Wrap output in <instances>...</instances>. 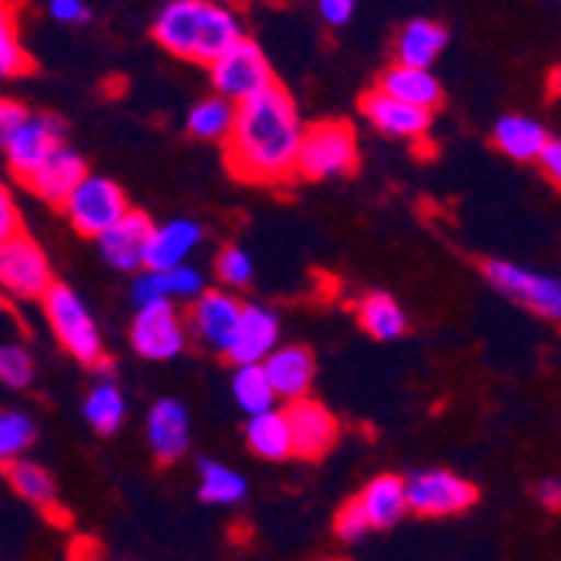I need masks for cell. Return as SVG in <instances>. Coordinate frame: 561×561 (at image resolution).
Returning a JSON list of instances; mask_svg holds the SVG:
<instances>
[{
    "label": "cell",
    "instance_id": "1",
    "mask_svg": "<svg viewBox=\"0 0 561 561\" xmlns=\"http://www.w3.org/2000/svg\"><path fill=\"white\" fill-rule=\"evenodd\" d=\"M302 122L296 101L283 84L236 105L232 128L222 141L226 165L239 182L283 185L296 175Z\"/></svg>",
    "mask_w": 561,
    "mask_h": 561
},
{
    "label": "cell",
    "instance_id": "2",
    "mask_svg": "<svg viewBox=\"0 0 561 561\" xmlns=\"http://www.w3.org/2000/svg\"><path fill=\"white\" fill-rule=\"evenodd\" d=\"M151 34L172 58L206 68H213L232 44L245 37L239 14L213 0H169L156 14Z\"/></svg>",
    "mask_w": 561,
    "mask_h": 561
},
{
    "label": "cell",
    "instance_id": "3",
    "mask_svg": "<svg viewBox=\"0 0 561 561\" xmlns=\"http://www.w3.org/2000/svg\"><path fill=\"white\" fill-rule=\"evenodd\" d=\"M360 165V145H356V131L343 118H323L313 125H302L299 141V159L296 175L306 182H327L353 175Z\"/></svg>",
    "mask_w": 561,
    "mask_h": 561
},
{
    "label": "cell",
    "instance_id": "4",
    "mask_svg": "<svg viewBox=\"0 0 561 561\" xmlns=\"http://www.w3.org/2000/svg\"><path fill=\"white\" fill-rule=\"evenodd\" d=\"M44 317L55 330L58 343L75 356L78 364L84 367H98L105 370V340H101V330L91 317V310L84 306V299L65 286V283H55L47 293H44Z\"/></svg>",
    "mask_w": 561,
    "mask_h": 561
},
{
    "label": "cell",
    "instance_id": "5",
    "mask_svg": "<svg viewBox=\"0 0 561 561\" xmlns=\"http://www.w3.org/2000/svg\"><path fill=\"white\" fill-rule=\"evenodd\" d=\"M209 81H213V91L222 101H229V105H242V101L256 98L276 84L263 47L252 37H242L239 44H232L226 50V55L209 68Z\"/></svg>",
    "mask_w": 561,
    "mask_h": 561
},
{
    "label": "cell",
    "instance_id": "6",
    "mask_svg": "<svg viewBox=\"0 0 561 561\" xmlns=\"http://www.w3.org/2000/svg\"><path fill=\"white\" fill-rule=\"evenodd\" d=\"M128 209L131 206H128L122 185L105 175H91V172L78 182V188L61 206L68 222L75 226V232L88 236V239H101Z\"/></svg>",
    "mask_w": 561,
    "mask_h": 561
},
{
    "label": "cell",
    "instance_id": "7",
    "mask_svg": "<svg viewBox=\"0 0 561 561\" xmlns=\"http://www.w3.org/2000/svg\"><path fill=\"white\" fill-rule=\"evenodd\" d=\"M403 494H407V512L421 518H450L461 515L478 501V488L444 468H424L403 478Z\"/></svg>",
    "mask_w": 561,
    "mask_h": 561
},
{
    "label": "cell",
    "instance_id": "8",
    "mask_svg": "<svg viewBox=\"0 0 561 561\" xmlns=\"http://www.w3.org/2000/svg\"><path fill=\"white\" fill-rule=\"evenodd\" d=\"M484 276L501 296L522 302L525 310H531L551 323H561V276L535 273V270H525L507 260H491L484 266Z\"/></svg>",
    "mask_w": 561,
    "mask_h": 561
},
{
    "label": "cell",
    "instance_id": "9",
    "mask_svg": "<svg viewBox=\"0 0 561 561\" xmlns=\"http://www.w3.org/2000/svg\"><path fill=\"white\" fill-rule=\"evenodd\" d=\"M55 286L47 252L21 232L18 239L0 245V289L14 299H44V293Z\"/></svg>",
    "mask_w": 561,
    "mask_h": 561
},
{
    "label": "cell",
    "instance_id": "10",
    "mask_svg": "<svg viewBox=\"0 0 561 561\" xmlns=\"http://www.w3.org/2000/svg\"><path fill=\"white\" fill-rule=\"evenodd\" d=\"M128 336L135 353L145 360H172L188 346V327L175 302H151L135 310Z\"/></svg>",
    "mask_w": 561,
    "mask_h": 561
},
{
    "label": "cell",
    "instance_id": "11",
    "mask_svg": "<svg viewBox=\"0 0 561 561\" xmlns=\"http://www.w3.org/2000/svg\"><path fill=\"white\" fill-rule=\"evenodd\" d=\"M283 411H286V424H289V437H293V457L320 461V457H327L336 447L340 421L327 403L306 397V400L286 403Z\"/></svg>",
    "mask_w": 561,
    "mask_h": 561
},
{
    "label": "cell",
    "instance_id": "12",
    "mask_svg": "<svg viewBox=\"0 0 561 561\" xmlns=\"http://www.w3.org/2000/svg\"><path fill=\"white\" fill-rule=\"evenodd\" d=\"M65 145V122L47 112H31V118L4 145L11 172L24 182L37 165H44Z\"/></svg>",
    "mask_w": 561,
    "mask_h": 561
},
{
    "label": "cell",
    "instance_id": "13",
    "mask_svg": "<svg viewBox=\"0 0 561 561\" xmlns=\"http://www.w3.org/2000/svg\"><path fill=\"white\" fill-rule=\"evenodd\" d=\"M279 346V317L263 302H242L236 333L229 340L226 360L232 367H260Z\"/></svg>",
    "mask_w": 561,
    "mask_h": 561
},
{
    "label": "cell",
    "instance_id": "14",
    "mask_svg": "<svg viewBox=\"0 0 561 561\" xmlns=\"http://www.w3.org/2000/svg\"><path fill=\"white\" fill-rule=\"evenodd\" d=\"M145 437L159 465H172L179 457H185L192 440V421L185 403L175 397H162L151 403V411L145 417Z\"/></svg>",
    "mask_w": 561,
    "mask_h": 561
},
{
    "label": "cell",
    "instance_id": "15",
    "mask_svg": "<svg viewBox=\"0 0 561 561\" xmlns=\"http://www.w3.org/2000/svg\"><path fill=\"white\" fill-rule=\"evenodd\" d=\"M151 222L145 213L138 209H128L105 236L98 239V249H101V260L108 266L122 270V273H141L145 270V249H148V239H151Z\"/></svg>",
    "mask_w": 561,
    "mask_h": 561
},
{
    "label": "cell",
    "instance_id": "16",
    "mask_svg": "<svg viewBox=\"0 0 561 561\" xmlns=\"http://www.w3.org/2000/svg\"><path fill=\"white\" fill-rule=\"evenodd\" d=\"M266 380L276 393V400H286V403H296V400H306L313 390V380H317V360L313 353L299 346V343H286V346H276L270 356H266Z\"/></svg>",
    "mask_w": 561,
    "mask_h": 561
},
{
    "label": "cell",
    "instance_id": "17",
    "mask_svg": "<svg viewBox=\"0 0 561 561\" xmlns=\"http://www.w3.org/2000/svg\"><path fill=\"white\" fill-rule=\"evenodd\" d=\"M242 313V302L226 293V289H206L195 302H192V333L198 336V343H206L209 350L222 353L229 350V340L236 333Z\"/></svg>",
    "mask_w": 561,
    "mask_h": 561
},
{
    "label": "cell",
    "instance_id": "18",
    "mask_svg": "<svg viewBox=\"0 0 561 561\" xmlns=\"http://www.w3.org/2000/svg\"><path fill=\"white\" fill-rule=\"evenodd\" d=\"M364 118L387 138H400V141H424L431 131V112H421L414 105H403V101L383 94V91H367L360 101Z\"/></svg>",
    "mask_w": 561,
    "mask_h": 561
},
{
    "label": "cell",
    "instance_id": "19",
    "mask_svg": "<svg viewBox=\"0 0 561 561\" xmlns=\"http://www.w3.org/2000/svg\"><path fill=\"white\" fill-rule=\"evenodd\" d=\"M88 175V165H84V159L78 156L75 148H68V145H61L55 156H50L44 165H37L27 179H24V185L41 198V202H47V206H65V198L78 188V182Z\"/></svg>",
    "mask_w": 561,
    "mask_h": 561
},
{
    "label": "cell",
    "instance_id": "20",
    "mask_svg": "<svg viewBox=\"0 0 561 561\" xmlns=\"http://www.w3.org/2000/svg\"><path fill=\"white\" fill-rule=\"evenodd\" d=\"M202 293H206V276H202L195 266H179L169 273H151L141 270L131 283V302L135 310L151 302H175V299H188L195 302Z\"/></svg>",
    "mask_w": 561,
    "mask_h": 561
},
{
    "label": "cell",
    "instance_id": "21",
    "mask_svg": "<svg viewBox=\"0 0 561 561\" xmlns=\"http://www.w3.org/2000/svg\"><path fill=\"white\" fill-rule=\"evenodd\" d=\"M202 242V226L192 219H172L165 226L151 229L148 249H145V270L151 273H169L185 266V260Z\"/></svg>",
    "mask_w": 561,
    "mask_h": 561
},
{
    "label": "cell",
    "instance_id": "22",
    "mask_svg": "<svg viewBox=\"0 0 561 561\" xmlns=\"http://www.w3.org/2000/svg\"><path fill=\"white\" fill-rule=\"evenodd\" d=\"M356 515L364 518L367 531L374 528H390L407 515V494H403V478L397 474H380L374 478L360 494L350 501Z\"/></svg>",
    "mask_w": 561,
    "mask_h": 561
},
{
    "label": "cell",
    "instance_id": "23",
    "mask_svg": "<svg viewBox=\"0 0 561 561\" xmlns=\"http://www.w3.org/2000/svg\"><path fill=\"white\" fill-rule=\"evenodd\" d=\"M393 47H397V65L431 71L447 47V27L431 18H414L400 27Z\"/></svg>",
    "mask_w": 561,
    "mask_h": 561
},
{
    "label": "cell",
    "instance_id": "24",
    "mask_svg": "<svg viewBox=\"0 0 561 561\" xmlns=\"http://www.w3.org/2000/svg\"><path fill=\"white\" fill-rule=\"evenodd\" d=\"M377 91L403 101V105H414L421 112H437L440 101H444V88L440 81L434 78V71H421V68H403V65H393L380 75L377 81Z\"/></svg>",
    "mask_w": 561,
    "mask_h": 561
},
{
    "label": "cell",
    "instance_id": "25",
    "mask_svg": "<svg viewBox=\"0 0 561 561\" xmlns=\"http://www.w3.org/2000/svg\"><path fill=\"white\" fill-rule=\"evenodd\" d=\"M491 138H494V145L504 151L507 159H515V162H538L541 148L548 145L551 135L531 115H504V118H497Z\"/></svg>",
    "mask_w": 561,
    "mask_h": 561
},
{
    "label": "cell",
    "instance_id": "26",
    "mask_svg": "<svg viewBox=\"0 0 561 561\" xmlns=\"http://www.w3.org/2000/svg\"><path fill=\"white\" fill-rule=\"evenodd\" d=\"M245 444L252 454L266 457V461H286L293 457V437H289V424H286V411L283 407H273L266 414H256L245 421Z\"/></svg>",
    "mask_w": 561,
    "mask_h": 561
},
{
    "label": "cell",
    "instance_id": "27",
    "mask_svg": "<svg viewBox=\"0 0 561 561\" xmlns=\"http://www.w3.org/2000/svg\"><path fill=\"white\" fill-rule=\"evenodd\" d=\"M356 320L374 336V340H400L407 333V313L403 306L390 293H367L356 302Z\"/></svg>",
    "mask_w": 561,
    "mask_h": 561
},
{
    "label": "cell",
    "instance_id": "28",
    "mask_svg": "<svg viewBox=\"0 0 561 561\" xmlns=\"http://www.w3.org/2000/svg\"><path fill=\"white\" fill-rule=\"evenodd\" d=\"M125 393L122 387L105 377V380H98L88 397H84V421L98 431V434H115L125 421Z\"/></svg>",
    "mask_w": 561,
    "mask_h": 561
},
{
    "label": "cell",
    "instance_id": "29",
    "mask_svg": "<svg viewBox=\"0 0 561 561\" xmlns=\"http://www.w3.org/2000/svg\"><path fill=\"white\" fill-rule=\"evenodd\" d=\"M232 118H236V105H229L219 94H209L195 101L192 112L185 115V131L198 141H226Z\"/></svg>",
    "mask_w": 561,
    "mask_h": 561
},
{
    "label": "cell",
    "instance_id": "30",
    "mask_svg": "<svg viewBox=\"0 0 561 561\" xmlns=\"http://www.w3.org/2000/svg\"><path fill=\"white\" fill-rule=\"evenodd\" d=\"M245 491H249V484L236 468H229L222 461H202L198 465V497L206 504L229 507V504H239L245 497Z\"/></svg>",
    "mask_w": 561,
    "mask_h": 561
},
{
    "label": "cell",
    "instance_id": "31",
    "mask_svg": "<svg viewBox=\"0 0 561 561\" xmlns=\"http://www.w3.org/2000/svg\"><path fill=\"white\" fill-rule=\"evenodd\" d=\"M232 400L245 417H256L266 414L276 407V393L266 380L263 364L260 367H236L232 374Z\"/></svg>",
    "mask_w": 561,
    "mask_h": 561
},
{
    "label": "cell",
    "instance_id": "32",
    "mask_svg": "<svg viewBox=\"0 0 561 561\" xmlns=\"http://www.w3.org/2000/svg\"><path fill=\"white\" fill-rule=\"evenodd\" d=\"M34 68V58L21 41L18 8L0 4V78H21Z\"/></svg>",
    "mask_w": 561,
    "mask_h": 561
},
{
    "label": "cell",
    "instance_id": "33",
    "mask_svg": "<svg viewBox=\"0 0 561 561\" xmlns=\"http://www.w3.org/2000/svg\"><path fill=\"white\" fill-rule=\"evenodd\" d=\"M8 481H11V488L24 501L44 507V512H50V507H55V501H58V488H55V478H50V471L41 468L37 461H27V457L8 468Z\"/></svg>",
    "mask_w": 561,
    "mask_h": 561
},
{
    "label": "cell",
    "instance_id": "34",
    "mask_svg": "<svg viewBox=\"0 0 561 561\" xmlns=\"http://www.w3.org/2000/svg\"><path fill=\"white\" fill-rule=\"evenodd\" d=\"M37 437V427H34V417L24 414V411H0V468H11L18 461H24V454L31 450Z\"/></svg>",
    "mask_w": 561,
    "mask_h": 561
},
{
    "label": "cell",
    "instance_id": "35",
    "mask_svg": "<svg viewBox=\"0 0 561 561\" xmlns=\"http://www.w3.org/2000/svg\"><path fill=\"white\" fill-rule=\"evenodd\" d=\"M34 380V356L24 343L0 340V383L11 390H24Z\"/></svg>",
    "mask_w": 561,
    "mask_h": 561
},
{
    "label": "cell",
    "instance_id": "36",
    "mask_svg": "<svg viewBox=\"0 0 561 561\" xmlns=\"http://www.w3.org/2000/svg\"><path fill=\"white\" fill-rule=\"evenodd\" d=\"M216 276L222 286L239 289L252 283V256L242 245H226L219 256H216Z\"/></svg>",
    "mask_w": 561,
    "mask_h": 561
},
{
    "label": "cell",
    "instance_id": "37",
    "mask_svg": "<svg viewBox=\"0 0 561 561\" xmlns=\"http://www.w3.org/2000/svg\"><path fill=\"white\" fill-rule=\"evenodd\" d=\"M21 232H24V222H21L18 198L8 185H0V245L18 239Z\"/></svg>",
    "mask_w": 561,
    "mask_h": 561
},
{
    "label": "cell",
    "instance_id": "38",
    "mask_svg": "<svg viewBox=\"0 0 561 561\" xmlns=\"http://www.w3.org/2000/svg\"><path fill=\"white\" fill-rule=\"evenodd\" d=\"M27 118H31L27 105H21L18 98H4V94H0V148H4V145L14 138V131H18Z\"/></svg>",
    "mask_w": 561,
    "mask_h": 561
},
{
    "label": "cell",
    "instance_id": "39",
    "mask_svg": "<svg viewBox=\"0 0 561 561\" xmlns=\"http://www.w3.org/2000/svg\"><path fill=\"white\" fill-rule=\"evenodd\" d=\"M333 528H336V535L343 538V541H360L364 535H370L367 531V525H364V518L356 515V507L346 501L340 512H336V522H333Z\"/></svg>",
    "mask_w": 561,
    "mask_h": 561
},
{
    "label": "cell",
    "instance_id": "40",
    "mask_svg": "<svg viewBox=\"0 0 561 561\" xmlns=\"http://www.w3.org/2000/svg\"><path fill=\"white\" fill-rule=\"evenodd\" d=\"M47 14L55 18V21H61V24H88L91 8L81 4V0H50Z\"/></svg>",
    "mask_w": 561,
    "mask_h": 561
},
{
    "label": "cell",
    "instance_id": "41",
    "mask_svg": "<svg viewBox=\"0 0 561 561\" xmlns=\"http://www.w3.org/2000/svg\"><path fill=\"white\" fill-rule=\"evenodd\" d=\"M353 14H356V4H353V0H323V4H320V18H323L330 27L350 24Z\"/></svg>",
    "mask_w": 561,
    "mask_h": 561
},
{
    "label": "cell",
    "instance_id": "42",
    "mask_svg": "<svg viewBox=\"0 0 561 561\" xmlns=\"http://www.w3.org/2000/svg\"><path fill=\"white\" fill-rule=\"evenodd\" d=\"M538 165L561 188V138H548V145L541 148V156H538Z\"/></svg>",
    "mask_w": 561,
    "mask_h": 561
},
{
    "label": "cell",
    "instance_id": "43",
    "mask_svg": "<svg viewBox=\"0 0 561 561\" xmlns=\"http://www.w3.org/2000/svg\"><path fill=\"white\" fill-rule=\"evenodd\" d=\"M535 494H538V501H541L545 507H551V512H561V481H558V478L541 481Z\"/></svg>",
    "mask_w": 561,
    "mask_h": 561
},
{
    "label": "cell",
    "instance_id": "44",
    "mask_svg": "<svg viewBox=\"0 0 561 561\" xmlns=\"http://www.w3.org/2000/svg\"><path fill=\"white\" fill-rule=\"evenodd\" d=\"M323 561H343V558H323Z\"/></svg>",
    "mask_w": 561,
    "mask_h": 561
}]
</instances>
